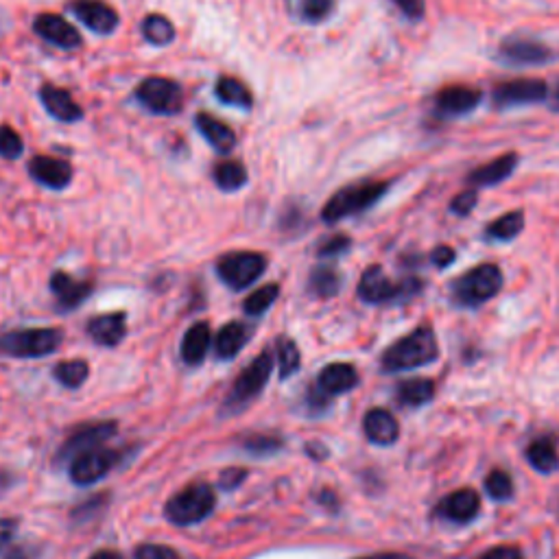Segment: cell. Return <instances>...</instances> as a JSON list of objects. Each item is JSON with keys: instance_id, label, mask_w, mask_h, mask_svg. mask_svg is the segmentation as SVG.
<instances>
[{"instance_id": "6da1fadb", "label": "cell", "mask_w": 559, "mask_h": 559, "mask_svg": "<svg viewBox=\"0 0 559 559\" xmlns=\"http://www.w3.org/2000/svg\"><path fill=\"white\" fill-rule=\"evenodd\" d=\"M438 354L439 345L438 339H435V332L428 326H422L385 350L383 367L387 372L416 370V367L433 363L438 359Z\"/></svg>"}, {"instance_id": "7a4b0ae2", "label": "cell", "mask_w": 559, "mask_h": 559, "mask_svg": "<svg viewBox=\"0 0 559 559\" xmlns=\"http://www.w3.org/2000/svg\"><path fill=\"white\" fill-rule=\"evenodd\" d=\"M387 188L389 184L385 182H361L341 188L323 206L322 219L326 223H337L341 219H348L352 215H359V212L372 208L387 193Z\"/></svg>"}, {"instance_id": "3957f363", "label": "cell", "mask_w": 559, "mask_h": 559, "mask_svg": "<svg viewBox=\"0 0 559 559\" xmlns=\"http://www.w3.org/2000/svg\"><path fill=\"white\" fill-rule=\"evenodd\" d=\"M216 494L208 483H195L190 488L177 491L173 499L166 502L164 516L177 527H188L206 520L215 512Z\"/></svg>"}, {"instance_id": "277c9868", "label": "cell", "mask_w": 559, "mask_h": 559, "mask_svg": "<svg viewBox=\"0 0 559 559\" xmlns=\"http://www.w3.org/2000/svg\"><path fill=\"white\" fill-rule=\"evenodd\" d=\"M61 330L58 328H29L0 334V352L18 359H36L58 352L61 345Z\"/></svg>"}, {"instance_id": "5b68a950", "label": "cell", "mask_w": 559, "mask_h": 559, "mask_svg": "<svg viewBox=\"0 0 559 559\" xmlns=\"http://www.w3.org/2000/svg\"><path fill=\"white\" fill-rule=\"evenodd\" d=\"M419 289H422V282L416 278L394 282L380 267H370L359 282V298L367 304H387V301L409 300L419 293Z\"/></svg>"}, {"instance_id": "8992f818", "label": "cell", "mask_w": 559, "mask_h": 559, "mask_svg": "<svg viewBox=\"0 0 559 559\" xmlns=\"http://www.w3.org/2000/svg\"><path fill=\"white\" fill-rule=\"evenodd\" d=\"M502 289V273L496 265H480L452 284L455 300L463 306H479L494 298Z\"/></svg>"}, {"instance_id": "52a82bcc", "label": "cell", "mask_w": 559, "mask_h": 559, "mask_svg": "<svg viewBox=\"0 0 559 559\" xmlns=\"http://www.w3.org/2000/svg\"><path fill=\"white\" fill-rule=\"evenodd\" d=\"M271 370H273L271 352H262L258 359L240 372L237 383L232 385L230 394H227L226 398V409L238 411L243 409V406H248L254 398H258L260 391L265 389L267 383H269Z\"/></svg>"}, {"instance_id": "ba28073f", "label": "cell", "mask_w": 559, "mask_h": 559, "mask_svg": "<svg viewBox=\"0 0 559 559\" xmlns=\"http://www.w3.org/2000/svg\"><path fill=\"white\" fill-rule=\"evenodd\" d=\"M136 99L151 114L173 116L182 110L184 90L180 83L166 77H149L136 88Z\"/></svg>"}, {"instance_id": "9c48e42d", "label": "cell", "mask_w": 559, "mask_h": 559, "mask_svg": "<svg viewBox=\"0 0 559 559\" xmlns=\"http://www.w3.org/2000/svg\"><path fill=\"white\" fill-rule=\"evenodd\" d=\"M267 269V258L256 251H232L216 262V273L234 290L248 289Z\"/></svg>"}, {"instance_id": "30bf717a", "label": "cell", "mask_w": 559, "mask_h": 559, "mask_svg": "<svg viewBox=\"0 0 559 559\" xmlns=\"http://www.w3.org/2000/svg\"><path fill=\"white\" fill-rule=\"evenodd\" d=\"M114 433H116L114 422H99V424H90V427L77 428L75 433H72L70 438L64 441V446L59 448L58 457L61 461L72 463L77 457L99 448V446L103 444V441H108Z\"/></svg>"}, {"instance_id": "8fae6325", "label": "cell", "mask_w": 559, "mask_h": 559, "mask_svg": "<svg viewBox=\"0 0 559 559\" xmlns=\"http://www.w3.org/2000/svg\"><path fill=\"white\" fill-rule=\"evenodd\" d=\"M70 11L97 36H110L119 26V14L105 0H72Z\"/></svg>"}, {"instance_id": "7c38bea8", "label": "cell", "mask_w": 559, "mask_h": 559, "mask_svg": "<svg viewBox=\"0 0 559 559\" xmlns=\"http://www.w3.org/2000/svg\"><path fill=\"white\" fill-rule=\"evenodd\" d=\"M116 461H119V452L110 448H94L70 463V479L77 485H90L94 480L103 479L116 466Z\"/></svg>"}, {"instance_id": "4fadbf2b", "label": "cell", "mask_w": 559, "mask_h": 559, "mask_svg": "<svg viewBox=\"0 0 559 559\" xmlns=\"http://www.w3.org/2000/svg\"><path fill=\"white\" fill-rule=\"evenodd\" d=\"M33 31L42 37L44 42L53 47L70 50L81 47V36L75 29V25L58 14H40L33 22Z\"/></svg>"}, {"instance_id": "5bb4252c", "label": "cell", "mask_w": 559, "mask_h": 559, "mask_svg": "<svg viewBox=\"0 0 559 559\" xmlns=\"http://www.w3.org/2000/svg\"><path fill=\"white\" fill-rule=\"evenodd\" d=\"M29 175L50 190H64L72 182L70 162L53 158V155H36L29 162Z\"/></svg>"}, {"instance_id": "9a60e30c", "label": "cell", "mask_w": 559, "mask_h": 559, "mask_svg": "<svg viewBox=\"0 0 559 559\" xmlns=\"http://www.w3.org/2000/svg\"><path fill=\"white\" fill-rule=\"evenodd\" d=\"M549 92V86L540 79H513L501 83L494 90V100L499 105H520L542 100Z\"/></svg>"}, {"instance_id": "2e32d148", "label": "cell", "mask_w": 559, "mask_h": 559, "mask_svg": "<svg viewBox=\"0 0 559 559\" xmlns=\"http://www.w3.org/2000/svg\"><path fill=\"white\" fill-rule=\"evenodd\" d=\"M40 100L44 105V110L53 116L55 121L59 122H77L83 119V110L79 108L72 94L64 88L58 86H42L40 88Z\"/></svg>"}, {"instance_id": "e0dca14e", "label": "cell", "mask_w": 559, "mask_h": 559, "mask_svg": "<svg viewBox=\"0 0 559 559\" xmlns=\"http://www.w3.org/2000/svg\"><path fill=\"white\" fill-rule=\"evenodd\" d=\"M359 385V372L348 363H332V365L323 367L317 378V391L332 398V396L348 394Z\"/></svg>"}, {"instance_id": "ac0fdd59", "label": "cell", "mask_w": 559, "mask_h": 559, "mask_svg": "<svg viewBox=\"0 0 559 559\" xmlns=\"http://www.w3.org/2000/svg\"><path fill=\"white\" fill-rule=\"evenodd\" d=\"M50 290L55 293L61 309L70 311L75 309V306H79L83 300L90 298L92 282L72 278L66 271H55L53 278H50Z\"/></svg>"}, {"instance_id": "d6986e66", "label": "cell", "mask_w": 559, "mask_h": 559, "mask_svg": "<svg viewBox=\"0 0 559 559\" xmlns=\"http://www.w3.org/2000/svg\"><path fill=\"white\" fill-rule=\"evenodd\" d=\"M480 510V499L474 490H457L439 502L438 516L452 522H469Z\"/></svg>"}, {"instance_id": "ffe728a7", "label": "cell", "mask_w": 559, "mask_h": 559, "mask_svg": "<svg viewBox=\"0 0 559 559\" xmlns=\"http://www.w3.org/2000/svg\"><path fill=\"white\" fill-rule=\"evenodd\" d=\"M195 125H197L201 136L206 138V142L215 151H219V153H230L237 147V133H234L230 125L215 119V116L201 111V114L195 116Z\"/></svg>"}, {"instance_id": "44dd1931", "label": "cell", "mask_w": 559, "mask_h": 559, "mask_svg": "<svg viewBox=\"0 0 559 559\" xmlns=\"http://www.w3.org/2000/svg\"><path fill=\"white\" fill-rule=\"evenodd\" d=\"M127 332L125 312H108V315H99L88 323V334H90L94 343L105 345V348H114L119 345Z\"/></svg>"}, {"instance_id": "7402d4cb", "label": "cell", "mask_w": 559, "mask_h": 559, "mask_svg": "<svg viewBox=\"0 0 559 559\" xmlns=\"http://www.w3.org/2000/svg\"><path fill=\"white\" fill-rule=\"evenodd\" d=\"M363 430H365L367 439L378 446H391L400 438L398 419L385 409H372L363 417Z\"/></svg>"}, {"instance_id": "603a6c76", "label": "cell", "mask_w": 559, "mask_h": 559, "mask_svg": "<svg viewBox=\"0 0 559 559\" xmlns=\"http://www.w3.org/2000/svg\"><path fill=\"white\" fill-rule=\"evenodd\" d=\"M483 99L477 88L468 86H448L438 94V108L446 114H468Z\"/></svg>"}, {"instance_id": "cb8c5ba5", "label": "cell", "mask_w": 559, "mask_h": 559, "mask_svg": "<svg viewBox=\"0 0 559 559\" xmlns=\"http://www.w3.org/2000/svg\"><path fill=\"white\" fill-rule=\"evenodd\" d=\"M516 166H518V155L505 153L501 155V158H496L494 162H488V164L474 169L469 173L468 180L469 184H474V186H494V184L507 180V177L516 171Z\"/></svg>"}, {"instance_id": "d4e9b609", "label": "cell", "mask_w": 559, "mask_h": 559, "mask_svg": "<svg viewBox=\"0 0 559 559\" xmlns=\"http://www.w3.org/2000/svg\"><path fill=\"white\" fill-rule=\"evenodd\" d=\"M501 53L502 58L516 61V64H540L549 58V48L529 37H510L502 42Z\"/></svg>"}, {"instance_id": "484cf974", "label": "cell", "mask_w": 559, "mask_h": 559, "mask_svg": "<svg viewBox=\"0 0 559 559\" xmlns=\"http://www.w3.org/2000/svg\"><path fill=\"white\" fill-rule=\"evenodd\" d=\"M249 334H251V330L249 326H245V323H240V322L226 323V326L219 330V334H216V341H215L216 356L223 361L234 359V356H237L238 352L248 345Z\"/></svg>"}, {"instance_id": "4316f807", "label": "cell", "mask_w": 559, "mask_h": 559, "mask_svg": "<svg viewBox=\"0 0 559 559\" xmlns=\"http://www.w3.org/2000/svg\"><path fill=\"white\" fill-rule=\"evenodd\" d=\"M212 343L210 326L206 322L195 323L188 328V332L182 339V359L188 365H199L204 356L208 354V348Z\"/></svg>"}, {"instance_id": "83f0119b", "label": "cell", "mask_w": 559, "mask_h": 559, "mask_svg": "<svg viewBox=\"0 0 559 559\" xmlns=\"http://www.w3.org/2000/svg\"><path fill=\"white\" fill-rule=\"evenodd\" d=\"M212 180L223 193H234L248 184V169L238 160H223L212 169Z\"/></svg>"}, {"instance_id": "f1b7e54d", "label": "cell", "mask_w": 559, "mask_h": 559, "mask_svg": "<svg viewBox=\"0 0 559 559\" xmlns=\"http://www.w3.org/2000/svg\"><path fill=\"white\" fill-rule=\"evenodd\" d=\"M527 459L531 466H533L538 472H555L559 468V455L555 448V441L551 438H542L535 439L533 444L527 448Z\"/></svg>"}, {"instance_id": "f546056e", "label": "cell", "mask_w": 559, "mask_h": 559, "mask_svg": "<svg viewBox=\"0 0 559 559\" xmlns=\"http://www.w3.org/2000/svg\"><path fill=\"white\" fill-rule=\"evenodd\" d=\"M215 92L221 103L232 105V108L248 110L251 108V103H254V97H251L248 86H245L243 81L234 79V77H221V79L216 81Z\"/></svg>"}, {"instance_id": "4dcf8cb0", "label": "cell", "mask_w": 559, "mask_h": 559, "mask_svg": "<svg viewBox=\"0 0 559 559\" xmlns=\"http://www.w3.org/2000/svg\"><path fill=\"white\" fill-rule=\"evenodd\" d=\"M140 29H142L144 40L153 44V47H166V44L175 40V26H173V22L162 14H149L147 18L142 20V26H140Z\"/></svg>"}, {"instance_id": "1f68e13d", "label": "cell", "mask_w": 559, "mask_h": 559, "mask_svg": "<svg viewBox=\"0 0 559 559\" xmlns=\"http://www.w3.org/2000/svg\"><path fill=\"white\" fill-rule=\"evenodd\" d=\"M435 383L428 378H411L398 385V400L406 406H422L433 400Z\"/></svg>"}, {"instance_id": "d6a6232c", "label": "cell", "mask_w": 559, "mask_h": 559, "mask_svg": "<svg viewBox=\"0 0 559 559\" xmlns=\"http://www.w3.org/2000/svg\"><path fill=\"white\" fill-rule=\"evenodd\" d=\"M53 374H55V378H58V383L64 385V387L77 389L88 380L90 367H88V363L81 359L64 361V363H59V365H55Z\"/></svg>"}, {"instance_id": "836d02e7", "label": "cell", "mask_w": 559, "mask_h": 559, "mask_svg": "<svg viewBox=\"0 0 559 559\" xmlns=\"http://www.w3.org/2000/svg\"><path fill=\"white\" fill-rule=\"evenodd\" d=\"M524 227V215L522 212H507L501 219H496L488 227V237L494 240H512L516 238Z\"/></svg>"}, {"instance_id": "e575fe53", "label": "cell", "mask_w": 559, "mask_h": 559, "mask_svg": "<svg viewBox=\"0 0 559 559\" xmlns=\"http://www.w3.org/2000/svg\"><path fill=\"white\" fill-rule=\"evenodd\" d=\"M276 350H278L276 356H278V365H280V378L287 380L300 370V365H301L300 350H298V345H295V341L284 339V337L278 341Z\"/></svg>"}, {"instance_id": "d590c367", "label": "cell", "mask_w": 559, "mask_h": 559, "mask_svg": "<svg viewBox=\"0 0 559 559\" xmlns=\"http://www.w3.org/2000/svg\"><path fill=\"white\" fill-rule=\"evenodd\" d=\"M278 284H267V287L254 290V293L245 300V312H248V315H262V312L271 309V304L278 300Z\"/></svg>"}, {"instance_id": "8d00e7d4", "label": "cell", "mask_w": 559, "mask_h": 559, "mask_svg": "<svg viewBox=\"0 0 559 559\" xmlns=\"http://www.w3.org/2000/svg\"><path fill=\"white\" fill-rule=\"evenodd\" d=\"M334 0H298V14L301 20L317 25L332 14Z\"/></svg>"}, {"instance_id": "74e56055", "label": "cell", "mask_w": 559, "mask_h": 559, "mask_svg": "<svg viewBox=\"0 0 559 559\" xmlns=\"http://www.w3.org/2000/svg\"><path fill=\"white\" fill-rule=\"evenodd\" d=\"M311 290H315L320 298H330L339 290V276L330 267H317L311 276Z\"/></svg>"}, {"instance_id": "f35d334b", "label": "cell", "mask_w": 559, "mask_h": 559, "mask_svg": "<svg viewBox=\"0 0 559 559\" xmlns=\"http://www.w3.org/2000/svg\"><path fill=\"white\" fill-rule=\"evenodd\" d=\"M25 151L20 133L9 125H0V155L7 160H18Z\"/></svg>"}, {"instance_id": "ab89813d", "label": "cell", "mask_w": 559, "mask_h": 559, "mask_svg": "<svg viewBox=\"0 0 559 559\" xmlns=\"http://www.w3.org/2000/svg\"><path fill=\"white\" fill-rule=\"evenodd\" d=\"M485 490L491 499L496 501H505L513 494V483L510 479V474L502 472V469H494L488 479H485Z\"/></svg>"}, {"instance_id": "60d3db41", "label": "cell", "mask_w": 559, "mask_h": 559, "mask_svg": "<svg viewBox=\"0 0 559 559\" xmlns=\"http://www.w3.org/2000/svg\"><path fill=\"white\" fill-rule=\"evenodd\" d=\"M243 448L251 452V455H271V452L282 448V441L271 438V435H251V438L243 441Z\"/></svg>"}, {"instance_id": "b9f144b4", "label": "cell", "mask_w": 559, "mask_h": 559, "mask_svg": "<svg viewBox=\"0 0 559 559\" xmlns=\"http://www.w3.org/2000/svg\"><path fill=\"white\" fill-rule=\"evenodd\" d=\"M136 559H182V557H180V553L173 551L171 546L142 544L136 551Z\"/></svg>"}, {"instance_id": "7bdbcfd3", "label": "cell", "mask_w": 559, "mask_h": 559, "mask_svg": "<svg viewBox=\"0 0 559 559\" xmlns=\"http://www.w3.org/2000/svg\"><path fill=\"white\" fill-rule=\"evenodd\" d=\"M474 206H477V193H474V190H463V193H459L455 199H452L450 208L455 215L466 216L468 212H472Z\"/></svg>"}, {"instance_id": "ee69618b", "label": "cell", "mask_w": 559, "mask_h": 559, "mask_svg": "<svg viewBox=\"0 0 559 559\" xmlns=\"http://www.w3.org/2000/svg\"><path fill=\"white\" fill-rule=\"evenodd\" d=\"M248 477V469L243 468H227L223 469L221 477H219V485L223 490H234L238 488L240 483H243V479Z\"/></svg>"}, {"instance_id": "f6af8a7d", "label": "cell", "mask_w": 559, "mask_h": 559, "mask_svg": "<svg viewBox=\"0 0 559 559\" xmlns=\"http://www.w3.org/2000/svg\"><path fill=\"white\" fill-rule=\"evenodd\" d=\"M348 248H350L348 237H332V238H328L326 243H322L320 256H323V258H328V256H339V254H343Z\"/></svg>"}, {"instance_id": "bcb514c9", "label": "cell", "mask_w": 559, "mask_h": 559, "mask_svg": "<svg viewBox=\"0 0 559 559\" xmlns=\"http://www.w3.org/2000/svg\"><path fill=\"white\" fill-rule=\"evenodd\" d=\"M394 5L406 16V18L413 20L422 18L424 11H427V3H424V0H394Z\"/></svg>"}, {"instance_id": "7dc6e473", "label": "cell", "mask_w": 559, "mask_h": 559, "mask_svg": "<svg viewBox=\"0 0 559 559\" xmlns=\"http://www.w3.org/2000/svg\"><path fill=\"white\" fill-rule=\"evenodd\" d=\"M16 529H18V520L0 518V551L9 544L11 538H14Z\"/></svg>"}, {"instance_id": "c3c4849f", "label": "cell", "mask_w": 559, "mask_h": 559, "mask_svg": "<svg viewBox=\"0 0 559 559\" xmlns=\"http://www.w3.org/2000/svg\"><path fill=\"white\" fill-rule=\"evenodd\" d=\"M479 559H522V555L513 546H496V549L483 553Z\"/></svg>"}, {"instance_id": "681fc988", "label": "cell", "mask_w": 559, "mask_h": 559, "mask_svg": "<svg viewBox=\"0 0 559 559\" xmlns=\"http://www.w3.org/2000/svg\"><path fill=\"white\" fill-rule=\"evenodd\" d=\"M452 260H455V251H452L450 248H446V245H441V248L433 251V262L438 267H448Z\"/></svg>"}, {"instance_id": "f907efd6", "label": "cell", "mask_w": 559, "mask_h": 559, "mask_svg": "<svg viewBox=\"0 0 559 559\" xmlns=\"http://www.w3.org/2000/svg\"><path fill=\"white\" fill-rule=\"evenodd\" d=\"M359 559H413V557L402 555V553H376V555H367Z\"/></svg>"}, {"instance_id": "816d5d0a", "label": "cell", "mask_w": 559, "mask_h": 559, "mask_svg": "<svg viewBox=\"0 0 559 559\" xmlns=\"http://www.w3.org/2000/svg\"><path fill=\"white\" fill-rule=\"evenodd\" d=\"M90 559H122V555H119L116 551H99Z\"/></svg>"}, {"instance_id": "f5cc1de1", "label": "cell", "mask_w": 559, "mask_h": 559, "mask_svg": "<svg viewBox=\"0 0 559 559\" xmlns=\"http://www.w3.org/2000/svg\"><path fill=\"white\" fill-rule=\"evenodd\" d=\"M557 103H559V90H557Z\"/></svg>"}]
</instances>
